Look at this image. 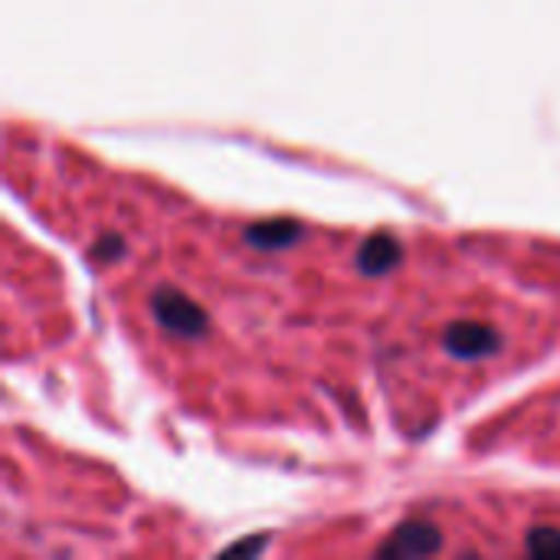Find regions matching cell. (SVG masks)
I'll list each match as a JSON object with an SVG mask.
<instances>
[{
  "label": "cell",
  "mask_w": 560,
  "mask_h": 560,
  "mask_svg": "<svg viewBox=\"0 0 560 560\" xmlns=\"http://www.w3.org/2000/svg\"><path fill=\"white\" fill-rule=\"evenodd\" d=\"M161 315H164V322H167L174 331L190 335V331L200 328V312L190 308V305H187L184 299H177V295H174V302H161Z\"/></svg>",
  "instance_id": "3957f363"
},
{
  "label": "cell",
  "mask_w": 560,
  "mask_h": 560,
  "mask_svg": "<svg viewBox=\"0 0 560 560\" xmlns=\"http://www.w3.org/2000/svg\"><path fill=\"white\" fill-rule=\"evenodd\" d=\"M440 548V535L430 525H404L381 555H430Z\"/></svg>",
  "instance_id": "7a4b0ae2"
},
{
  "label": "cell",
  "mask_w": 560,
  "mask_h": 560,
  "mask_svg": "<svg viewBox=\"0 0 560 560\" xmlns=\"http://www.w3.org/2000/svg\"><path fill=\"white\" fill-rule=\"evenodd\" d=\"M499 345L495 331H489L486 325H453L450 335H446V348L453 358H463V361H472V358H482V354H492Z\"/></svg>",
  "instance_id": "6da1fadb"
},
{
  "label": "cell",
  "mask_w": 560,
  "mask_h": 560,
  "mask_svg": "<svg viewBox=\"0 0 560 560\" xmlns=\"http://www.w3.org/2000/svg\"><path fill=\"white\" fill-rule=\"evenodd\" d=\"M532 555H560V535L558 532H535L528 541Z\"/></svg>",
  "instance_id": "5b68a950"
},
{
  "label": "cell",
  "mask_w": 560,
  "mask_h": 560,
  "mask_svg": "<svg viewBox=\"0 0 560 560\" xmlns=\"http://www.w3.org/2000/svg\"><path fill=\"white\" fill-rule=\"evenodd\" d=\"M397 259V243H390V240H374L368 249H364V256H361V262L368 266V269H384V266H390Z\"/></svg>",
  "instance_id": "277c9868"
}]
</instances>
